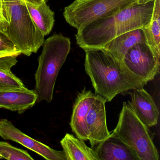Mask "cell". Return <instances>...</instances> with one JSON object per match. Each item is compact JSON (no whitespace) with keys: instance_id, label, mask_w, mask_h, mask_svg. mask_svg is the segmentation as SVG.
Segmentation results:
<instances>
[{"instance_id":"ba28073f","label":"cell","mask_w":160,"mask_h":160,"mask_svg":"<svg viewBox=\"0 0 160 160\" xmlns=\"http://www.w3.org/2000/svg\"><path fill=\"white\" fill-rule=\"evenodd\" d=\"M0 137L5 140L17 142L47 160H66L63 151L52 148L28 136L6 119H0Z\"/></svg>"},{"instance_id":"5bb4252c","label":"cell","mask_w":160,"mask_h":160,"mask_svg":"<svg viewBox=\"0 0 160 160\" xmlns=\"http://www.w3.org/2000/svg\"><path fill=\"white\" fill-rule=\"evenodd\" d=\"M139 42L146 43V36L143 28L133 30L120 35L102 48L105 49L117 59L122 62L126 52L132 47Z\"/></svg>"},{"instance_id":"6da1fadb","label":"cell","mask_w":160,"mask_h":160,"mask_svg":"<svg viewBox=\"0 0 160 160\" xmlns=\"http://www.w3.org/2000/svg\"><path fill=\"white\" fill-rule=\"evenodd\" d=\"M85 71L95 91L110 102L118 94L144 88L146 84L133 74L123 62L102 48H82Z\"/></svg>"},{"instance_id":"d6986e66","label":"cell","mask_w":160,"mask_h":160,"mask_svg":"<svg viewBox=\"0 0 160 160\" xmlns=\"http://www.w3.org/2000/svg\"><path fill=\"white\" fill-rule=\"evenodd\" d=\"M0 155L2 159L9 160H34L28 152L4 141H0Z\"/></svg>"},{"instance_id":"9c48e42d","label":"cell","mask_w":160,"mask_h":160,"mask_svg":"<svg viewBox=\"0 0 160 160\" xmlns=\"http://www.w3.org/2000/svg\"><path fill=\"white\" fill-rule=\"evenodd\" d=\"M106 102L102 96L95 94L94 101L86 118L88 140L92 148L110 135L107 125Z\"/></svg>"},{"instance_id":"3957f363","label":"cell","mask_w":160,"mask_h":160,"mask_svg":"<svg viewBox=\"0 0 160 160\" xmlns=\"http://www.w3.org/2000/svg\"><path fill=\"white\" fill-rule=\"evenodd\" d=\"M3 34L21 54L29 57L42 46L45 36L32 21L25 0H0Z\"/></svg>"},{"instance_id":"4fadbf2b","label":"cell","mask_w":160,"mask_h":160,"mask_svg":"<svg viewBox=\"0 0 160 160\" xmlns=\"http://www.w3.org/2000/svg\"><path fill=\"white\" fill-rule=\"evenodd\" d=\"M34 90L26 88L0 91V108L22 113L32 108L37 102Z\"/></svg>"},{"instance_id":"ac0fdd59","label":"cell","mask_w":160,"mask_h":160,"mask_svg":"<svg viewBox=\"0 0 160 160\" xmlns=\"http://www.w3.org/2000/svg\"><path fill=\"white\" fill-rule=\"evenodd\" d=\"M146 43L160 58V0H154V7L149 24L143 28Z\"/></svg>"},{"instance_id":"cb8c5ba5","label":"cell","mask_w":160,"mask_h":160,"mask_svg":"<svg viewBox=\"0 0 160 160\" xmlns=\"http://www.w3.org/2000/svg\"><path fill=\"white\" fill-rule=\"evenodd\" d=\"M3 22V17H2V12L1 6V4H0V26L2 25Z\"/></svg>"},{"instance_id":"8fae6325","label":"cell","mask_w":160,"mask_h":160,"mask_svg":"<svg viewBox=\"0 0 160 160\" xmlns=\"http://www.w3.org/2000/svg\"><path fill=\"white\" fill-rule=\"evenodd\" d=\"M95 96L91 91L87 90L85 87L77 94L73 106L70 125L77 138L84 141L88 140L86 118Z\"/></svg>"},{"instance_id":"30bf717a","label":"cell","mask_w":160,"mask_h":160,"mask_svg":"<svg viewBox=\"0 0 160 160\" xmlns=\"http://www.w3.org/2000/svg\"><path fill=\"white\" fill-rule=\"evenodd\" d=\"M129 92L131 101L127 104L138 118L148 127L158 123L159 112L154 99L144 88L132 90Z\"/></svg>"},{"instance_id":"52a82bcc","label":"cell","mask_w":160,"mask_h":160,"mask_svg":"<svg viewBox=\"0 0 160 160\" xmlns=\"http://www.w3.org/2000/svg\"><path fill=\"white\" fill-rule=\"evenodd\" d=\"M124 66L138 79L147 84L159 73L160 58L146 42L132 47L122 61Z\"/></svg>"},{"instance_id":"44dd1931","label":"cell","mask_w":160,"mask_h":160,"mask_svg":"<svg viewBox=\"0 0 160 160\" xmlns=\"http://www.w3.org/2000/svg\"><path fill=\"white\" fill-rule=\"evenodd\" d=\"M21 54V53L19 51H18V52H9V51H0V58L6 57V56H14V55L18 56Z\"/></svg>"},{"instance_id":"8992f818","label":"cell","mask_w":160,"mask_h":160,"mask_svg":"<svg viewBox=\"0 0 160 160\" xmlns=\"http://www.w3.org/2000/svg\"><path fill=\"white\" fill-rule=\"evenodd\" d=\"M137 3V0H75L65 7L66 22L77 30L91 22L112 16Z\"/></svg>"},{"instance_id":"d4e9b609","label":"cell","mask_w":160,"mask_h":160,"mask_svg":"<svg viewBox=\"0 0 160 160\" xmlns=\"http://www.w3.org/2000/svg\"><path fill=\"white\" fill-rule=\"evenodd\" d=\"M2 159V158L1 156V155H0V159Z\"/></svg>"},{"instance_id":"7402d4cb","label":"cell","mask_w":160,"mask_h":160,"mask_svg":"<svg viewBox=\"0 0 160 160\" xmlns=\"http://www.w3.org/2000/svg\"><path fill=\"white\" fill-rule=\"evenodd\" d=\"M26 2L31 3L35 6L41 5L44 2H46V0H25Z\"/></svg>"},{"instance_id":"e0dca14e","label":"cell","mask_w":160,"mask_h":160,"mask_svg":"<svg viewBox=\"0 0 160 160\" xmlns=\"http://www.w3.org/2000/svg\"><path fill=\"white\" fill-rule=\"evenodd\" d=\"M18 56L0 58V91L25 88L22 81L15 75L11 68L17 63Z\"/></svg>"},{"instance_id":"2e32d148","label":"cell","mask_w":160,"mask_h":160,"mask_svg":"<svg viewBox=\"0 0 160 160\" xmlns=\"http://www.w3.org/2000/svg\"><path fill=\"white\" fill-rule=\"evenodd\" d=\"M30 16L38 29L44 36L51 32L55 23V14L46 2L38 6L27 2Z\"/></svg>"},{"instance_id":"ffe728a7","label":"cell","mask_w":160,"mask_h":160,"mask_svg":"<svg viewBox=\"0 0 160 160\" xmlns=\"http://www.w3.org/2000/svg\"><path fill=\"white\" fill-rule=\"evenodd\" d=\"M0 51L9 52L18 51L15 46L1 33H0Z\"/></svg>"},{"instance_id":"5b68a950","label":"cell","mask_w":160,"mask_h":160,"mask_svg":"<svg viewBox=\"0 0 160 160\" xmlns=\"http://www.w3.org/2000/svg\"><path fill=\"white\" fill-rule=\"evenodd\" d=\"M112 133L134 151L138 160H159V152L148 127L138 118L127 103H123L118 124Z\"/></svg>"},{"instance_id":"7a4b0ae2","label":"cell","mask_w":160,"mask_h":160,"mask_svg":"<svg viewBox=\"0 0 160 160\" xmlns=\"http://www.w3.org/2000/svg\"><path fill=\"white\" fill-rule=\"evenodd\" d=\"M154 1L136 3L112 16L99 18L78 30L77 44L81 48H102L127 32L144 28L150 22Z\"/></svg>"},{"instance_id":"7c38bea8","label":"cell","mask_w":160,"mask_h":160,"mask_svg":"<svg viewBox=\"0 0 160 160\" xmlns=\"http://www.w3.org/2000/svg\"><path fill=\"white\" fill-rule=\"evenodd\" d=\"M95 150L100 160H138L134 151L112 133Z\"/></svg>"},{"instance_id":"9a60e30c","label":"cell","mask_w":160,"mask_h":160,"mask_svg":"<svg viewBox=\"0 0 160 160\" xmlns=\"http://www.w3.org/2000/svg\"><path fill=\"white\" fill-rule=\"evenodd\" d=\"M84 141L71 134H65L60 143L66 160H100L95 150Z\"/></svg>"},{"instance_id":"277c9868","label":"cell","mask_w":160,"mask_h":160,"mask_svg":"<svg viewBox=\"0 0 160 160\" xmlns=\"http://www.w3.org/2000/svg\"><path fill=\"white\" fill-rule=\"evenodd\" d=\"M35 74L37 102H51L57 77L71 50L69 38L55 34L44 41Z\"/></svg>"},{"instance_id":"603a6c76","label":"cell","mask_w":160,"mask_h":160,"mask_svg":"<svg viewBox=\"0 0 160 160\" xmlns=\"http://www.w3.org/2000/svg\"><path fill=\"white\" fill-rule=\"evenodd\" d=\"M152 1L154 0H137V3L138 4H145Z\"/></svg>"}]
</instances>
